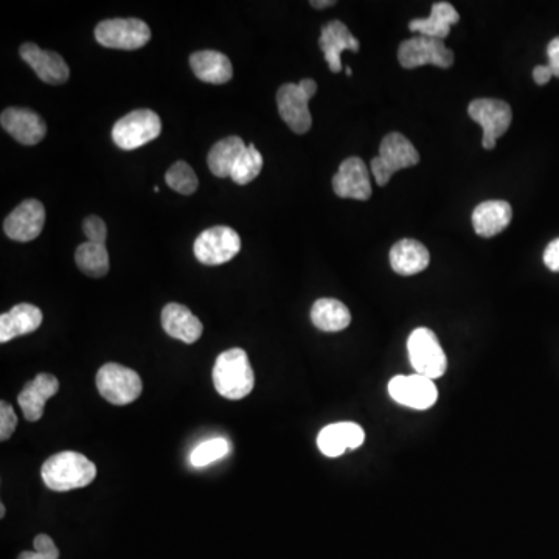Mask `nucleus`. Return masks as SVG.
Instances as JSON below:
<instances>
[{
	"label": "nucleus",
	"mask_w": 559,
	"mask_h": 559,
	"mask_svg": "<svg viewBox=\"0 0 559 559\" xmlns=\"http://www.w3.org/2000/svg\"><path fill=\"white\" fill-rule=\"evenodd\" d=\"M165 181L168 187L178 191L181 195H193L199 187L198 176L187 162L179 160L171 165L170 170L165 174Z\"/></svg>",
	"instance_id": "nucleus-30"
},
{
	"label": "nucleus",
	"mask_w": 559,
	"mask_h": 559,
	"mask_svg": "<svg viewBox=\"0 0 559 559\" xmlns=\"http://www.w3.org/2000/svg\"><path fill=\"white\" fill-rule=\"evenodd\" d=\"M431 263V254L428 247L417 240H401L390 249V266L396 274H418L428 268Z\"/></svg>",
	"instance_id": "nucleus-22"
},
{
	"label": "nucleus",
	"mask_w": 559,
	"mask_h": 559,
	"mask_svg": "<svg viewBox=\"0 0 559 559\" xmlns=\"http://www.w3.org/2000/svg\"><path fill=\"white\" fill-rule=\"evenodd\" d=\"M345 72H347L348 77H351V73H353L351 72L350 67H347V69H345Z\"/></svg>",
	"instance_id": "nucleus-41"
},
{
	"label": "nucleus",
	"mask_w": 559,
	"mask_h": 559,
	"mask_svg": "<svg viewBox=\"0 0 559 559\" xmlns=\"http://www.w3.org/2000/svg\"><path fill=\"white\" fill-rule=\"evenodd\" d=\"M195 257L205 266L229 263L241 250V238L235 230L226 226L210 227L196 238Z\"/></svg>",
	"instance_id": "nucleus-10"
},
{
	"label": "nucleus",
	"mask_w": 559,
	"mask_h": 559,
	"mask_svg": "<svg viewBox=\"0 0 559 559\" xmlns=\"http://www.w3.org/2000/svg\"><path fill=\"white\" fill-rule=\"evenodd\" d=\"M18 559H46L39 555L38 552H22Z\"/></svg>",
	"instance_id": "nucleus-39"
},
{
	"label": "nucleus",
	"mask_w": 559,
	"mask_h": 559,
	"mask_svg": "<svg viewBox=\"0 0 559 559\" xmlns=\"http://www.w3.org/2000/svg\"><path fill=\"white\" fill-rule=\"evenodd\" d=\"M41 323L42 311L38 306L19 303L0 316V342L7 344L14 337L33 333L41 327Z\"/></svg>",
	"instance_id": "nucleus-21"
},
{
	"label": "nucleus",
	"mask_w": 559,
	"mask_h": 559,
	"mask_svg": "<svg viewBox=\"0 0 559 559\" xmlns=\"http://www.w3.org/2000/svg\"><path fill=\"white\" fill-rule=\"evenodd\" d=\"M389 393L392 400L401 406L418 410L429 409L434 406L438 398L434 381L426 376L417 375V373L410 376H395L390 379Z\"/></svg>",
	"instance_id": "nucleus-13"
},
{
	"label": "nucleus",
	"mask_w": 559,
	"mask_h": 559,
	"mask_svg": "<svg viewBox=\"0 0 559 559\" xmlns=\"http://www.w3.org/2000/svg\"><path fill=\"white\" fill-rule=\"evenodd\" d=\"M18 426V417L14 414L13 406L2 401L0 403V440L7 441Z\"/></svg>",
	"instance_id": "nucleus-33"
},
{
	"label": "nucleus",
	"mask_w": 559,
	"mask_h": 559,
	"mask_svg": "<svg viewBox=\"0 0 559 559\" xmlns=\"http://www.w3.org/2000/svg\"><path fill=\"white\" fill-rule=\"evenodd\" d=\"M160 131H162V122L156 112L150 109H137L115 123L112 129V140L122 150H137L140 146L156 140L160 136Z\"/></svg>",
	"instance_id": "nucleus-6"
},
{
	"label": "nucleus",
	"mask_w": 559,
	"mask_h": 559,
	"mask_svg": "<svg viewBox=\"0 0 559 559\" xmlns=\"http://www.w3.org/2000/svg\"><path fill=\"white\" fill-rule=\"evenodd\" d=\"M407 351L410 364L417 375L426 376L432 381L445 375L448 361L434 331L429 328H417L412 331L407 341Z\"/></svg>",
	"instance_id": "nucleus-5"
},
{
	"label": "nucleus",
	"mask_w": 559,
	"mask_h": 559,
	"mask_svg": "<svg viewBox=\"0 0 559 559\" xmlns=\"http://www.w3.org/2000/svg\"><path fill=\"white\" fill-rule=\"evenodd\" d=\"M22 60L35 70L39 80L47 84H64L70 77V69L63 56L49 50L39 49L33 42H27L19 50Z\"/></svg>",
	"instance_id": "nucleus-16"
},
{
	"label": "nucleus",
	"mask_w": 559,
	"mask_h": 559,
	"mask_svg": "<svg viewBox=\"0 0 559 559\" xmlns=\"http://www.w3.org/2000/svg\"><path fill=\"white\" fill-rule=\"evenodd\" d=\"M97 389L114 406H126L142 395L143 384L134 370L120 364H105L97 373Z\"/></svg>",
	"instance_id": "nucleus-7"
},
{
	"label": "nucleus",
	"mask_w": 559,
	"mask_h": 559,
	"mask_svg": "<svg viewBox=\"0 0 559 559\" xmlns=\"http://www.w3.org/2000/svg\"><path fill=\"white\" fill-rule=\"evenodd\" d=\"M364 429L359 424L345 421L323 428L317 437V446L327 457H339L347 449H358L364 443Z\"/></svg>",
	"instance_id": "nucleus-19"
},
{
	"label": "nucleus",
	"mask_w": 559,
	"mask_h": 559,
	"mask_svg": "<svg viewBox=\"0 0 559 559\" xmlns=\"http://www.w3.org/2000/svg\"><path fill=\"white\" fill-rule=\"evenodd\" d=\"M263 170V156L255 145H247L246 150L238 157L237 164L233 167L232 179L235 184L247 185L258 178V174Z\"/></svg>",
	"instance_id": "nucleus-29"
},
{
	"label": "nucleus",
	"mask_w": 559,
	"mask_h": 559,
	"mask_svg": "<svg viewBox=\"0 0 559 559\" xmlns=\"http://www.w3.org/2000/svg\"><path fill=\"white\" fill-rule=\"evenodd\" d=\"M5 516V505H0V518H4Z\"/></svg>",
	"instance_id": "nucleus-40"
},
{
	"label": "nucleus",
	"mask_w": 559,
	"mask_h": 559,
	"mask_svg": "<svg viewBox=\"0 0 559 559\" xmlns=\"http://www.w3.org/2000/svg\"><path fill=\"white\" fill-rule=\"evenodd\" d=\"M2 128L22 145H38L47 134L44 120L32 109L8 108L0 115Z\"/></svg>",
	"instance_id": "nucleus-15"
},
{
	"label": "nucleus",
	"mask_w": 559,
	"mask_h": 559,
	"mask_svg": "<svg viewBox=\"0 0 559 559\" xmlns=\"http://www.w3.org/2000/svg\"><path fill=\"white\" fill-rule=\"evenodd\" d=\"M319 47L325 55V60H327L331 72L339 73L342 70L341 53L345 50L358 52L359 41L351 35L344 22L331 21L327 25H323Z\"/></svg>",
	"instance_id": "nucleus-18"
},
{
	"label": "nucleus",
	"mask_w": 559,
	"mask_h": 559,
	"mask_svg": "<svg viewBox=\"0 0 559 559\" xmlns=\"http://www.w3.org/2000/svg\"><path fill=\"white\" fill-rule=\"evenodd\" d=\"M420 162V154L414 143L400 134L390 132L379 145V156L370 162V170L379 187L389 184L393 174L404 168L414 167Z\"/></svg>",
	"instance_id": "nucleus-3"
},
{
	"label": "nucleus",
	"mask_w": 559,
	"mask_h": 559,
	"mask_svg": "<svg viewBox=\"0 0 559 559\" xmlns=\"http://www.w3.org/2000/svg\"><path fill=\"white\" fill-rule=\"evenodd\" d=\"M60 390V381L49 373H39L19 393L18 403L27 421H38L44 415L47 401Z\"/></svg>",
	"instance_id": "nucleus-17"
},
{
	"label": "nucleus",
	"mask_w": 559,
	"mask_h": 559,
	"mask_svg": "<svg viewBox=\"0 0 559 559\" xmlns=\"http://www.w3.org/2000/svg\"><path fill=\"white\" fill-rule=\"evenodd\" d=\"M334 4H336L334 0H313V2H311L314 8L333 7Z\"/></svg>",
	"instance_id": "nucleus-38"
},
{
	"label": "nucleus",
	"mask_w": 559,
	"mask_h": 559,
	"mask_svg": "<svg viewBox=\"0 0 559 559\" xmlns=\"http://www.w3.org/2000/svg\"><path fill=\"white\" fill-rule=\"evenodd\" d=\"M547 55H549V67L552 70L553 77L559 78V36L550 41L547 47Z\"/></svg>",
	"instance_id": "nucleus-36"
},
{
	"label": "nucleus",
	"mask_w": 559,
	"mask_h": 559,
	"mask_svg": "<svg viewBox=\"0 0 559 559\" xmlns=\"http://www.w3.org/2000/svg\"><path fill=\"white\" fill-rule=\"evenodd\" d=\"M468 114L483 129L482 145L485 150H494L497 139L504 136L513 120L510 105L496 98H479L469 103Z\"/></svg>",
	"instance_id": "nucleus-9"
},
{
	"label": "nucleus",
	"mask_w": 559,
	"mask_h": 559,
	"mask_svg": "<svg viewBox=\"0 0 559 559\" xmlns=\"http://www.w3.org/2000/svg\"><path fill=\"white\" fill-rule=\"evenodd\" d=\"M190 66L196 77L204 83L226 84L232 80L233 67L224 53L202 50L190 56Z\"/></svg>",
	"instance_id": "nucleus-24"
},
{
	"label": "nucleus",
	"mask_w": 559,
	"mask_h": 559,
	"mask_svg": "<svg viewBox=\"0 0 559 559\" xmlns=\"http://www.w3.org/2000/svg\"><path fill=\"white\" fill-rule=\"evenodd\" d=\"M162 327L165 333L184 344H195L202 336L201 320L181 303H168L162 310Z\"/></svg>",
	"instance_id": "nucleus-20"
},
{
	"label": "nucleus",
	"mask_w": 559,
	"mask_h": 559,
	"mask_svg": "<svg viewBox=\"0 0 559 559\" xmlns=\"http://www.w3.org/2000/svg\"><path fill=\"white\" fill-rule=\"evenodd\" d=\"M317 84L311 78L299 84H283L277 92L278 114L296 134H306L313 125L310 100L316 95Z\"/></svg>",
	"instance_id": "nucleus-4"
},
{
	"label": "nucleus",
	"mask_w": 559,
	"mask_h": 559,
	"mask_svg": "<svg viewBox=\"0 0 559 559\" xmlns=\"http://www.w3.org/2000/svg\"><path fill=\"white\" fill-rule=\"evenodd\" d=\"M75 261L78 269L89 277H105L109 272V254L105 244L87 243L81 244L75 252Z\"/></svg>",
	"instance_id": "nucleus-28"
},
{
	"label": "nucleus",
	"mask_w": 559,
	"mask_h": 559,
	"mask_svg": "<svg viewBox=\"0 0 559 559\" xmlns=\"http://www.w3.org/2000/svg\"><path fill=\"white\" fill-rule=\"evenodd\" d=\"M100 46L115 50L142 49L151 39V30L140 19H106L95 28Z\"/></svg>",
	"instance_id": "nucleus-8"
},
{
	"label": "nucleus",
	"mask_w": 559,
	"mask_h": 559,
	"mask_svg": "<svg viewBox=\"0 0 559 559\" xmlns=\"http://www.w3.org/2000/svg\"><path fill=\"white\" fill-rule=\"evenodd\" d=\"M213 384L227 400H243L254 390V370L243 348H230L216 358Z\"/></svg>",
	"instance_id": "nucleus-2"
},
{
	"label": "nucleus",
	"mask_w": 559,
	"mask_h": 559,
	"mask_svg": "<svg viewBox=\"0 0 559 559\" xmlns=\"http://www.w3.org/2000/svg\"><path fill=\"white\" fill-rule=\"evenodd\" d=\"M553 77L552 70L549 66H536L533 70V80L539 86H544V84L549 83L550 78Z\"/></svg>",
	"instance_id": "nucleus-37"
},
{
	"label": "nucleus",
	"mask_w": 559,
	"mask_h": 559,
	"mask_svg": "<svg viewBox=\"0 0 559 559\" xmlns=\"http://www.w3.org/2000/svg\"><path fill=\"white\" fill-rule=\"evenodd\" d=\"M84 235L91 243L105 244L108 238V227L100 216H87L83 223Z\"/></svg>",
	"instance_id": "nucleus-32"
},
{
	"label": "nucleus",
	"mask_w": 559,
	"mask_h": 559,
	"mask_svg": "<svg viewBox=\"0 0 559 559\" xmlns=\"http://www.w3.org/2000/svg\"><path fill=\"white\" fill-rule=\"evenodd\" d=\"M35 552L39 555L44 556L46 559H58L60 558V550L55 546V542L50 536L38 535L35 538Z\"/></svg>",
	"instance_id": "nucleus-34"
},
{
	"label": "nucleus",
	"mask_w": 559,
	"mask_h": 559,
	"mask_svg": "<svg viewBox=\"0 0 559 559\" xmlns=\"http://www.w3.org/2000/svg\"><path fill=\"white\" fill-rule=\"evenodd\" d=\"M460 14L449 2H437L432 7L431 16L426 19H414L410 21V32L420 33L428 38H448L452 25L459 24Z\"/></svg>",
	"instance_id": "nucleus-25"
},
{
	"label": "nucleus",
	"mask_w": 559,
	"mask_h": 559,
	"mask_svg": "<svg viewBox=\"0 0 559 559\" xmlns=\"http://www.w3.org/2000/svg\"><path fill=\"white\" fill-rule=\"evenodd\" d=\"M513 210L507 201H487L473 212V226L482 238H493L510 226Z\"/></svg>",
	"instance_id": "nucleus-23"
},
{
	"label": "nucleus",
	"mask_w": 559,
	"mask_h": 559,
	"mask_svg": "<svg viewBox=\"0 0 559 559\" xmlns=\"http://www.w3.org/2000/svg\"><path fill=\"white\" fill-rule=\"evenodd\" d=\"M544 263L553 272H559V238L553 240L544 252Z\"/></svg>",
	"instance_id": "nucleus-35"
},
{
	"label": "nucleus",
	"mask_w": 559,
	"mask_h": 559,
	"mask_svg": "<svg viewBox=\"0 0 559 559\" xmlns=\"http://www.w3.org/2000/svg\"><path fill=\"white\" fill-rule=\"evenodd\" d=\"M247 145L237 136L226 137L213 145L207 157L210 171L216 178H230L238 157L246 150Z\"/></svg>",
	"instance_id": "nucleus-27"
},
{
	"label": "nucleus",
	"mask_w": 559,
	"mask_h": 559,
	"mask_svg": "<svg viewBox=\"0 0 559 559\" xmlns=\"http://www.w3.org/2000/svg\"><path fill=\"white\" fill-rule=\"evenodd\" d=\"M229 451L230 445L226 438H212V440L204 441L195 451L191 452L190 462L196 468H202V466L223 459L229 454Z\"/></svg>",
	"instance_id": "nucleus-31"
},
{
	"label": "nucleus",
	"mask_w": 559,
	"mask_h": 559,
	"mask_svg": "<svg viewBox=\"0 0 559 559\" xmlns=\"http://www.w3.org/2000/svg\"><path fill=\"white\" fill-rule=\"evenodd\" d=\"M46 224V209L36 199H27L19 204L4 223V232L10 240L28 243L41 235Z\"/></svg>",
	"instance_id": "nucleus-12"
},
{
	"label": "nucleus",
	"mask_w": 559,
	"mask_h": 559,
	"mask_svg": "<svg viewBox=\"0 0 559 559\" xmlns=\"http://www.w3.org/2000/svg\"><path fill=\"white\" fill-rule=\"evenodd\" d=\"M314 327L325 333L345 330L351 323V314L344 303L336 299H319L311 308Z\"/></svg>",
	"instance_id": "nucleus-26"
},
{
	"label": "nucleus",
	"mask_w": 559,
	"mask_h": 559,
	"mask_svg": "<svg viewBox=\"0 0 559 559\" xmlns=\"http://www.w3.org/2000/svg\"><path fill=\"white\" fill-rule=\"evenodd\" d=\"M41 476L47 488L64 493L91 485L97 477V466L80 452L64 451L42 465Z\"/></svg>",
	"instance_id": "nucleus-1"
},
{
	"label": "nucleus",
	"mask_w": 559,
	"mask_h": 559,
	"mask_svg": "<svg viewBox=\"0 0 559 559\" xmlns=\"http://www.w3.org/2000/svg\"><path fill=\"white\" fill-rule=\"evenodd\" d=\"M333 190L339 198L367 201L372 196L369 168L361 157H348L334 174Z\"/></svg>",
	"instance_id": "nucleus-14"
},
{
	"label": "nucleus",
	"mask_w": 559,
	"mask_h": 559,
	"mask_svg": "<svg viewBox=\"0 0 559 559\" xmlns=\"http://www.w3.org/2000/svg\"><path fill=\"white\" fill-rule=\"evenodd\" d=\"M454 52L449 50L440 39L428 38V36H415L401 42L398 50V60L404 69H417V67L431 66L449 69L454 64Z\"/></svg>",
	"instance_id": "nucleus-11"
}]
</instances>
